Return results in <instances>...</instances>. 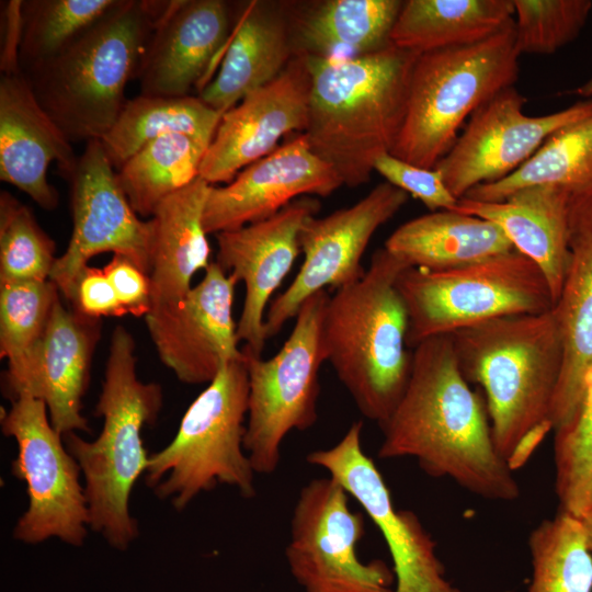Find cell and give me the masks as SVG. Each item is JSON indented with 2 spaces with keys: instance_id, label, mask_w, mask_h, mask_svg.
Here are the masks:
<instances>
[{
  "instance_id": "obj_34",
  "label": "cell",
  "mask_w": 592,
  "mask_h": 592,
  "mask_svg": "<svg viewBox=\"0 0 592 592\" xmlns=\"http://www.w3.org/2000/svg\"><path fill=\"white\" fill-rule=\"evenodd\" d=\"M532 578L526 592H592V553L583 523L558 512L530 534Z\"/></svg>"
},
{
  "instance_id": "obj_14",
  "label": "cell",
  "mask_w": 592,
  "mask_h": 592,
  "mask_svg": "<svg viewBox=\"0 0 592 592\" xmlns=\"http://www.w3.org/2000/svg\"><path fill=\"white\" fill-rule=\"evenodd\" d=\"M407 201L405 191L385 181L352 206L309 217L299 232L304 261L288 287L267 307L266 338L276 335L314 294L327 287L341 288L362 277L366 269L361 260L372 237Z\"/></svg>"
},
{
  "instance_id": "obj_26",
  "label": "cell",
  "mask_w": 592,
  "mask_h": 592,
  "mask_svg": "<svg viewBox=\"0 0 592 592\" xmlns=\"http://www.w3.org/2000/svg\"><path fill=\"white\" fill-rule=\"evenodd\" d=\"M295 56L291 22L261 1H250L238 14L220 68L198 96L225 113L248 93L274 80Z\"/></svg>"
},
{
  "instance_id": "obj_22",
  "label": "cell",
  "mask_w": 592,
  "mask_h": 592,
  "mask_svg": "<svg viewBox=\"0 0 592 592\" xmlns=\"http://www.w3.org/2000/svg\"><path fill=\"white\" fill-rule=\"evenodd\" d=\"M230 27L226 1H166L136 76L140 94L179 98L193 89L200 94L215 58L226 48Z\"/></svg>"
},
{
  "instance_id": "obj_13",
  "label": "cell",
  "mask_w": 592,
  "mask_h": 592,
  "mask_svg": "<svg viewBox=\"0 0 592 592\" xmlns=\"http://www.w3.org/2000/svg\"><path fill=\"white\" fill-rule=\"evenodd\" d=\"M67 180L72 232L49 276L66 300L89 260L100 253L121 254L150 274V221L130 206L100 140L86 143Z\"/></svg>"
},
{
  "instance_id": "obj_17",
  "label": "cell",
  "mask_w": 592,
  "mask_h": 592,
  "mask_svg": "<svg viewBox=\"0 0 592 592\" xmlns=\"http://www.w3.org/2000/svg\"><path fill=\"white\" fill-rule=\"evenodd\" d=\"M237 283L212 261L184 297L144 317L160 361L180 382L208 384L225 363L246 357L232 317Z\"/></svg>"
},
{
  "instance_id": "obj_2",
  "label": "cell",
  "mask_w": 592,
  "mask_h": 592,
  "mask_svg": "<svg viewBox=\"0 0 592 592\" xmlns=\"http://www.w3.org/2000/svg\"><path fill=\"white\" fill-rule=\"evenodd\" d=\"M449 335L464 377L482 388L497 452L520 469L553 431L563 362L554 310L501 317Z\"/></svg>"
},
{
  "instance_id": "obj_29",
  "label": "cell",
  "mask_w": 592,
  "mask_h": 592,
  "mask_svg": "<svg viewBox=\"0 0 592 592\" xmlns=\"http://www.w3.org/2000/svg\"><path fill=\"white\" fill-rule=\"evenodd\" d=\"M401 0H327L291 22L295 55L354 57L391 44Z\"/></svg>"
},
{
  "instance_id": "obj_27",
  "label": "cell",
  "mask_w": 592,
  "mask_h": 592,
  "mask_svg": "<svg viewBox=\"0 0 592 592\" xmlns=\"http://www.w3.org/2000/svg\"><path fill=\"white\" fill-rule=\"evenodd\" d=\"M210 186L198 177L164 198L149 219L151 309L184 297L193 276L212 262L203 225Z\"/></svg>"
},
{
  "instance_id": "obj_21",
  "label": "cell",
  "mask_w": 592,
  "mask_h": 592,
  "mask_svg": "<svg viewBox=\"0 0 592 592\" xmlns=\"http://www.w3.org/2000/svg\"><path fill=\"white\" fill-rule=\"evenodd\" d=\"M342 185L337 172L299 133L246 167L226 185H212L203 225L207 235L238 229L276 214L299 197H326Z\"/></svg>"
},
{
  "instance_id": "obj_20",
  "label": "cell",
  "mask_w": 592,
  "mask_h": 592,
  "mask_svg": "<svg viewBox=\"0 0 592 592\" xmlns=\"http://www.w3.org/2000/svg\"><path fill=\"white\" fill-rule=\"evenodd\" d=\"M319 209L317 198L303 196L265 219L215 235L216 262L246 287L237 337L252 355L264 349L266 307L300 252V229Z\"/></svg>"
},
{
  "instance_id": "obj_19",
  "label": "cell",
  "mask_w": 592,
  "mask_h": 592,
  "mask_svg": "<svg viewBox=\"0 0 592 592\" xmlns=\"http://www.w3.org/2000/svg\"><path fill=\"white\" fill-rule=\"evenodd\" d=\"M310 75L295 55L267 84L248 93L223 114L200 168L208 184L229 183L249 164L272 153L285 136L308 123Z\"/></svg>"
},
{
  "instance_id": "obj_32",
  "label": "cell",
  "mask_w": 592,
  "mask_h": 592,
  "mask_svg": "<svg viewBox=\"0 0 592 592\" xmlns=\"http://www.w3.org/2000/svg\"><path fill=\"white\" fill-rule=\"evenodd\" d=\"M557 185L570 193L592 189V115L554 133L511 175L469 190L463 197L502 202L532 185Z\"/></svg>"
},
{
  "instance_id": "obj_44",
  "label": "cell",
  "mask_w": 592,
  "mask_h": 592,
  "mask_svg": "<svg viewBox=\"0 0 592 592\" xmlns=\"http://www.w3.org/2000/svg\"><path fill=\"white\" fill-rule=\"evenodd\" d=\"M573 93L587 99H592V77L582 86L577 88Z\"/></svg>"
},
{
  "instance_id": "obj_4",
  "label": "cell",
  "mask_w": 592,
  "mask_h": 592,
  "mask_svg": "<svg viewBox=\"0 0 592 592\" xmlns=\"http://www.w3.org/2000/svg\"><path fill=\"white\" fill-rule=\"evenodd\" d=\"M409 265L385 248L357 281L335 289L326 305L325 361L360 412L380 428L399 403L411 372L408 314L397 278Z\"/></svg>"
},
{
  "instance_id": "obj_23",
  "label": "cell",
  "mask_w": 592,
  "mask_h": 592,
  "mask_svg": "<svg viewBox=\"0 0 592 592\" xmlns=\"http://www.w3.org/2000/svg\"><path fill=\"white\" fill-rule=\"evenodd\" d=\"M78 157L71 141L45 112L23 72L0 78V179L26 193L42 208L59 204L47 171L56 162L67 179Z\"/></svg>"
},
{
  "instance_id": "obj_38",
  "label": "cell",
  "mask_w": 592,
  "mask_h": 592,
  "mask_svg": "<svg viewBox=\"0 0 592 592\" xmlns=\"http://www.w3.org/2000/svg\"><path fill=\"white\" fill-rule=\"evenodd\" d=\"M59 298L49 280L0 283V356L8 366L20 363L35 345Z\"/></svg>"
},
{
  "instance_id": "obj_18",
  "label": "cell",
  "mask_w": 592,
  "mask_h": 592,
  "mask_svg": "<svg viewBox=\"0 0 592 592\" xmlns=\"http://www.w3.org/2000/svg\"><path fill=\"white\" fill-rule=\"evenodd\" d=\"M101 333V319L82 316L59 298L42 337L20 363L4 372L3 395L10 401L21 395L43 400L52 425L62 436L89 433L82 398Z\"/></svg>"
},
{
  "instance_id": "obj_11",
  "label": "cell",
  "mask_w": 592,
  "mask_h": 592,
  "mask_svg": "<svg viewBox=\"0 0 592 592\" xmlns=\"http://www.w3.org/2000/svg\"><path fill=\"white\" fill-rule=\"evenodd\" d=\"M2 433L14 439L11 471L26 485L29 504L12 535L24 544L50 538L81 546L88 536L89 509L81 469L50 423L43 400L21 395L1 417Z\"/></svg>"
},
{
  "instance_id": "obj_5",
  "label": "cell",
  "mask_w": 592,
  "mask_h": 592,
  "mask_svg": "<svg viewBox=\"0 0 592 592\" xmlns=\"http://www.w3.org/2000/svg\"><path fill=\"white\" fill-rule=\"evenodd\" d=\"M166 1L117 0L59 53L23 72L36 100L72 141L114 125Z\"/></svg>"
},
{
  "instance_id": "obj_42",
  "label": "cell",
  "mask_w": 592,
  "mask_h": 592,
  "mask_svg": "<svg viewBox=\"0 0 592 592\" xmlns=\"http://www.w3.org/2000/svg\"><path fill=\"white\" fill-rule=\"evenodd\" d=\"M110 280L125 315L145 317L151 310L150 276L129 259L113 254L102 267Z\"/></svg>"
},
{
  "instance_id": "obj_36",
  "label": "cell",
  "mask_w": 592,
  "mask_h": 592,
  "mask_svg": "<svg viewBox=\"0 0 592 592\" xmlns=\"http://www.w3.org/2000/svg\"><path fill=\"white\" fill-rule=\"evenodd\" d=\"M117 0H23L22 72L59 53Z\"/></svg>"
},
{
  "instance_id": "obj_45",
  "label": "cell",
  "mask_w": 592,
  "mask_h": 592,
  "mask_svg": "<svg viewBox=\"0 0 592 592\" xmlns=\"http://www.w3.org/2000/svg\"><path fill=\"white\" fill-rule=\"evenodd\" d=\"M585 531L588 546L592 553V515L581 519Z\"/></svg>"
},
{
  "instance_id": "obj_3",
  "label": "cell",
  "mask_w": 592,
  "mask_h": 592,
  "mask_svg": "<svg viewBox=\"0 0 592 592\" xmlns=\"http://www.w3.org/2000/svg\"><path fill=\"white\" fill-rule=\"evenodd\" d=\"M418 55L392 44L354 57L303 55L310 75L304 134L343 185L367 183L375 160L391 151L403 123Z\"/></svg>"
},
{
  "instance_id": "obj_1",
  "label": "cell",
  "mask_w": 592,
  "mask_h": 592,
  "mask_svg": "<svg viewBox=\"0 0 592 592\" xmlns=\"http://www.w3.org/2000/svg\"><path fill=\"white\" fill-rule=\"evenodd\" d=\"M380 429L382 459L413 457L425 474L483 499L520 497L514 471L496 449L485 398L464 377L449 334L412 349L406 390Z\"/></svg>"
},
{
  "instance_id": "obj_41",
  "label": "cell",
  "mask_w": 592,
  "mask_h": 592,
  "mask_svg": "<svg viewBox=\"0 0 592 592\" xmlns=\"http://www.w3.org/2000/svg\"><path fill=\"white\" fill-rule=\"evenodd\" d=\"M68 303L78 314L93 319L125 315L103 269L90 265L77 278Z\"/></svg>"
},
{
  "instance_id": "obj_28",
  "label": "cell",
  "mask_w": 592,
  "mask_h": 592,
  "mask_svg": "<svg viewBox=\"0 0 592 592\" xmlns=\"http://www.w3.org/2000/svg\"><path fill=\"white\" fill-rule=\"evenodd\" d=\"M384 248L409 266L428 271L466 266L515 250L498 225L455 209L408 220Z\"/></svg>"
},
{
  "instance_id": "obj_35",
  "label": "cell",
  "mask_w": 592,
  "mask_h": 592,
  "mask_svg": "<svg viewBox=\"0 0 592 592\" xmlns=\"http://www.w3.org/2000/svg\"><path fill=\"white\" fill-rule=\"evenodd\" d=\"M554 432L559 512L581 520L592 515V366L584 375L574 412Z\"/></svg>"
},
{
  "instance_id": "obj_33",
  "label": "cell",
  "mask_w": 592,
  "mask_h": 592,
  "mask_svg": "<svg viewBox=\"0 0 592 592\" xmlns=\"http://www.w3.org/2000/svg\"><path fill=\"white\" fill-rule=\"evenodd\" d=\"M208 144L185 134L159 137L117 170L118 183L138 216H151L168 196L200 177Z\"/></svg>"
},
{
  "instance_id": "obj_31",
  "label": "cell",
  "mask_w": 592,
  "mask_h": 592,
  "mask_svg": "<svg viewBox=\"0 0 592 592\" xmlns=\"http://www.w3.org/2000/svg\"><path fill=\"white\" fill-rule=\"evenodd\" d=\"M194 95L138 96L127 100L116 122L100 139L117 170L148 143L169 134H185L210 145L223 117Z\"/></svg>"
},
{
  "instance_id": "obj_6",
  "label": "cell",
  "mask_w": 592,
  "mask_h": 592,
  "mask_svg": "<svg viewBox=\"0 0 592 592\" xmlns=\"http://www.w3.org/2000/svg\"><path fill=\"white\" fill-rule=\"evenodd\" d=\"M162 402L161 386L145 383L137 375L130 332L123 326L115 327L94 410L95 415L103 418L102 430L92 441L76 432L67 433L64 443L83 476L89 528L119 550L127 549L139 534L129 499L150 456L144 447L141 430L156 421Z\"/></svg>"
},
{
  "instance_id": "obj_15",
  "label": "cell",
  "mask_w": 592,
  "mask_h": 592,
  "mask_svg": "<svg viewBox=\"0 0 592 592\" xmlns=\"http://www.w3.org/2000/svg\"><path fill=\"white\" fill-rule=\"evenodd\" d=\"M526 99L509 87L470 116L463 133L434 169L458 200L480 184L516 171L557 130L592 115V99L542 116L523 113Z\"/></svg>"
},
{
  "instance_id": "obj_16",
  "label": "cell",
  "mask_w": 592,
  "mask_h": 592,
  "mask_svg": "<svg viewBox=\"0 0 592 592\" xmlns=\"http://www.w3.org/2000/svg\"><path fill=\"white\" fill-rule=\"evenodd\" d=\"M362 422L352 423L332 447L310 452V465L327 470L380 531L392 560V592H462L445 578L436 543L410 510L394 505L390 491L361 442Z\"/></svg>"
},
{
  "instance_id": "obj_24",
  "label": "cell",
  "mask_w": 592,
  "mask_h": 592,
  "mask_svg": "<svg viewBox=\"0 0 592 592\" xmlns=\"http://www.w3.org/2000/svg\"><path fill=\"white\" fill-rule=\"evenodd\" d=\"M569 249V265L553 307L563 346L562 369L550 411L553 431L574 412L584 375L592 366V189L570 195Z\"/></svg>"
},
{
  "instance_id": "obj_25",
  "label": "cell",
  "mask_w": 592,
  "mask_h": 592,
  "mask_svg": "<svg viewBox=\"0 0 592 592\" xmlns=\"http://www.w3.org/2000/svg\"><path fill=\"white\" fill-rule=\"evenodd\" d=\"M570 195L561 186L532 185L515 191L502 202L462 197L454 209L498 225L515 250L539 267L555 305L570 261Z\"/></svg>"
},
{
  "instance_id": "obj_40",
  "label": "cell",
  "mask_w": 592,
  "mask_h": 592,
  "mask_svg": "<svg viewBox=\"0 0 592 592\" xmlns=\"http://www.w3.org/2000/svg\"><path fill=\"white\" fill-rule=\"evenodd\" d=\"M374 171L386 182L421 201L431 212L454 209L458 203L436 169L406 162L388 152L375 160Z\"/></svg>"
},
{
  "instance_id": "obj_9",
  "label": "cell",
  "mask_w": 592,
  "mask_h": 592,
  "mask_svg": "<svg viewBox=\"0 0 592 592\" xmlns=\"http://www.w3.org/2000/svg\"><path fill=\"white\" fill-rule=\"evenodd\" d=\"M397 288L407 309V344L412 349L432 337L554 307L544 274L517 250L443 271L409 266L398 276Z\"/></svg>"
},
{
  "instance_id": "obj_37",
  "label": "cell",
  "mask_w": 592,
  "mask_h": 592,
  "mask_svg": "<svg viewBox=\"0 0 592 592\" xmlns=\"http://www.w3.org/2000/svg\"><path fill=\"white\" fill-rule=\"evenodd\" d=\"M55 242L30 207L0 193V283L47 281L56 262Z\"/></svg>"
},
{
  "instance_id": "obj_10",
  "label": "cell",
  "mask_w": 592,
  "mask_h": 592,
  "mask_svg": "<svg viewBox=\"0 0 592 592\" xmlns=\"http://www.w3.org/2000/svg\"><path fill=\"white\" fill-rule=\"evenodd\" d=\"M329 296L323 289L304 301L288 338L272 357L242 349L249 377L243 448L255 474L274 473L285 436L317 421L319 369L326 362L321 325Z\"/></svg>"
},
{
  "instance_id": "obj_7",
  "label": "cell",
  "mask_w": 592,
  "mask_h": 592,
  "mask_svg": "<svg viewBox=\"0 0 592 592\" xmlns=\"http://www.w3.org/2000/svg\"><path fill=\"white\" fill-rule=\"evenodd\" d=\"M519 57L514 19L481 42L419 54L403 123L390 153L434 169L454 145L464 121L514 86Z\"/></svg>"
},
{
  "instance_id": "obj_39",
  "label": "cell",
  "mask_w": 592,
  "mask_h": 592,
  "mask_svg": "<svg viewBox=\"0 0 592 592\" xmlns=\"http://www.w3.org/2000/svg\"><path fill=\"white\" fill-rule=\"evenodd\" d=\"M521 54H553L572 42L592 10L590 0H512Z\"/></svg>"
},
{
  "instance_id": "obj_43",
  "label": "cell",
  "mask_w": 592,
  "mask_h": 592,
  "mask_svg": "<svg viewBox=\"0 0 592 592\" xmlns=\"http://www.w3.org/2000/svg\"><path fill=\"white\" fill-rule=\"evenodd\" d=\"M22 2L9 0L1 10V73L22 72L20 65V44L22 35Z\"/></svg>"
},
{
  "instance_id": "obj_8",
  "label": "cell",
  "mask_w": 592,
  "mask_h": 592,
  "mask_svg": "<svg viewBox=\"0 0 592 592\" xmlns=\"http://www.w3.org/2000/svg\"><path fill=\"white\" fill-rule=\"evenodd\" d=\"M248 397L247 356L225 363L189 406L173 440L149 456L145 481L160 500L182 511L218 485L244 499L255 496V471L243 448Z\"/></svg>"
},
{
  "instance_id": "obj_12",
  "label": "cell",
  "mask_w": 592,
  "mask_h": 592,
  "mask_svg": "<svg viewBox=\"0 0 592 592\" xmlns=\"http://www.w3.org/2000/svg\"><path fill=\"white\" fill-rule=\"evenodd\" d=\"M333 478L305 485L295 503L286 558L306 592H392L395 576L379 559L363 562L357 545L365 534L363 514Z\"/></svg>"
},
{
  "instance_id": "obj_30",
  "label": "cell",
  "mask_w": 592,
  "mask_h": 592,
  "mask_svg": "<svg viewBox=\"0 0 592 592\" xmlns=\"http://www.w3.org/2000/svg\"><path fill=\"white\" fill-rule=\"evenodd\" d=\"M513 14L512 0H407L390 42L418 54L470 45L501 31Z\"/></svg>"
}]
</instances>
